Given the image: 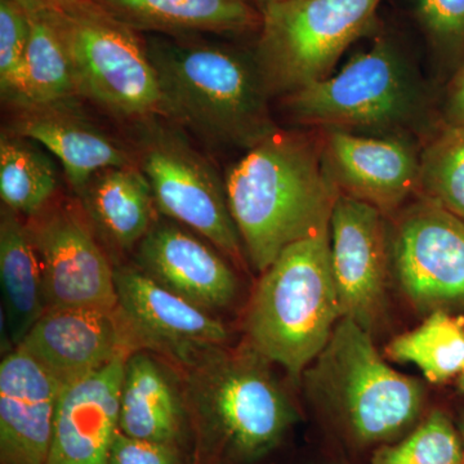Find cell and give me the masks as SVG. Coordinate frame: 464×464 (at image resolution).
Returning <instances> with one entry per match:
<instances>
[{
	"instance_id": "1",
	"label": "cell",
	"mask_w": 464,
	"mask_h": 464,
	"mask_svg": "<svg viewBox=\"0 0 464 464\" xmlns=\"http://www.w3.org/2000/svg\"><path fill=\"white\" fill-rule=\"evenodd\" d=\"M163 119L212 148L246 150L280 130L255 52L204 34H146Z\"/></svg>"
},
{
	"instance_id": "2",
	"label": "cell",
	"mask_w": 464,
	"mask_h": 464,
	"mask_svg": "<svg viewBox=\"0 0 464 464\" xmlns=\"http://www.w3.org/2000/svg\"><path fill=\"white\" fill-rule=\"evenodd\" d=\"M224 179L244 252L259 274L295 241L329 230L340 198L317 130H277L244 151Z\"/></svg>"
},
{
	"instance_id": "3",
	"label": "cell",
	"mask_w": 464,
	"mask_h": 464,
	"mask_svg": "<svg viewBox=\"0 0 464 464\" xmlns=\"http://www.w3.org/2000/svg\"><path fill=\"white\" fill-rule=\"evenodd\" d=\"M270 364L246 343L206 348L173 365L181 377L194 464H252L282 444L297 413Z\"/></svg>"
},
{
	"instance_id": "4",
	"label": "cell",
	"mask_w": 464,
	"mask_h": 464,
	"mask_svg": "<svg viewBox=\"0 0 464 464\" xmlns=\"http://www.w3.org/2000/svg\"><path fill=\"white\" fill-rule=\"evenodd\" d=\"M304 130L404 137L423 143L438 128L426 83L399 43L375 34L338 72L282 99Z\"/></svg>"
},
{
	"instance_id": "5",
	"label": "cell",
	"mask_w": 464,
	"mask_h": 464,
	"mask_svg": "<svg viewBox=\"0 0 464 464\" xmlns=\"http://www.w3.org/2000/svg\"><path fill=\"white\" fill-rule=\"evenodd\" d=\"M341 319L326 230L295 241L262 273L246 311V343L299 381Z\"/></svg>"
},
{
	"instance_id": "6",
	"label": "cell",
	"mask_w": 464,
	"mask_h": 464,
	"mask_svg": "<svg viewBox=\"0 0 464 464\" xmlns=\"http://www.w3.org/2000/svg\"><path fill=\"white\" fill-rule=\"evenodd\" d=\"M302 378L311 401L359 445L400 438L423 411L422 384L391 368L373 335L347 317Z\"/></svg>"
},
{
	"instance_id": "7",
	"label": "cell",
	"mask_w": 464,
	"mask_h": 464,
	"mask_svg": "<svg viewBox=\"0 0 464 464\" xmlns=\"http://www.w3.org/2000/svg\"><path fill=\"white\" fill-rule=\"evenodd\" d=\"M383 0H276L262 11L255 54L280 100L334 72L344 52L377 34Z\"/></svg>"
},
{
	"instance_id": "8",
	"label": "cell",
	"mask_w": 464,
	"mask_h": 464,
	"mask_svg": "<svg viewBox=\"0 0 464 464\" xmlns=\"http://www.w3.org/2000/svg\"><path fill=\"white\" fill-rule=\"evenodd\" d=\"M44 14L65 42L81 99L136 124L163 118L157 72L141 33L94 2Z\"/></svg>"
},
{
	"instance_id": "9",
	"label": "cell",
	"mask_w": 464,
	"mask_h": 464,
	"mask_svg": "<svg viewBox=\"0 0 464 464\" xmlns=\"http://www.w3.org/2000/svg\"><path fill=\"white\" fill-rule=\"evenodd\" d=\"M137 125L134 158L159 212L209 241L235 265H246L225 179L176 124L154 118Z\"/></svg>"
},
{
	"instance_id": "10",
	"label": "cell",
	"mask_w": 464,
	"mask_h": 464,
	"mask_svg": "<svg viewBox=\"0 0 464 464\" xmlns=\"http://www.w3.org/2000/svg\"><path fill=\"white\" fill-rule=\"evenodd\" d=\"M389 227L390 275L420 314L464 306V221L415 198Z\"/></svg>"
},
{
	"instance_id": "11",
	"label": "cell",
	"mask_w": 464,
	"mask_h": 464,
	"mask_svg": "<svg viewBox=\"0 0 464 464\" xmlns=\"http://www.w3.org/2000/svg\"><path fill=\"white\" fill-rule=\"evenodd\" d=\"M25 222L41 264L47 308L118 307L115 268L79 200L56 198Z\"/></svg>"
},
{
	"instance_id": "12",
	"label": "cell",
	"mask_w": 464,
	"mask_h": 464,
	"mask_svg": "<svg viewBox=\"0 0 464 464\" xmlns=\"http://www.w3.org/2000/svg\"><path fill=\"white\" fill-rule=\"evenodd\" d=\"M329 243L342 317L373 335L386 313L387 217L371 204L340 195L333 208Z\"/></svg>"
},
{
	"instance_id": "13",
	"label": "cell",
	"mask_w": 464,
	"mask_h": 464,
	"mask_svg": "<svg viewBox=\"0 0 464 464\" xmlns=\"http://www.w3.org/2000/svg\"><path fill=\"white\" fill-rule=\"evenodd\" d=\"M320 132L324 163L340 195L371 204L386 217L420 197L423 143L404 137Z\"/></svg>"
},
{
	"instance_id": "14",
	"label": "cell",
	"mask_w": 464,
	"mask_h": 464,
	"mask_svg": "<svg viewBox=\"0 0 464 464\" xmlns=\"http://www.w3.org/2000/svg\"><path fill=\"white\" fill-rule=\"evenodd\" d=\"M118 307L143 350L158 353L177 366L197 353L227 343L221 320L167 289L139 266L115 268Z\"/></svg>"
},
{
	"instance_id": "15",
	"label": "cell",
	"mask_w": 464,
	"mask_h": 464,
	"mask_svg": "<svg viewBox=\"0 0 464 464\" xmlns=\"http://www.w3.org/2000/svg\"><path fill=\"white\" fill-rule=\"evenodd\" d=\"M34 357L63 386L142 350L119 307L47 308L17 346Z\"/></svg>"
},
{
	"instance_id": "16",
	"label": "cell",
	"mask_w": 464,
	"mask_h": 464,
	"mask_svg": "<svg viewBox=\"0 0 464 464\" xmlns=\"http://www.w3.org/2000/svg\"><path fill=\"white\" fill-rule=\"evenodd\" d=\"M8 108L11 114L5 130L32 140L53 154L75 194L101 170L137 164L133 149L94 123L78 101Z\"/></svg>"
},
{
	"instance_id": "17",
	"label": "cell",
	"mask_w": 464,
	"mask_h": 464,
	"mask_svg": "<svg viewBox=\"0 0 464 464\" xmlns=\"http://www.w3.org/2000/svg\"><path fill=\"white\" fill-rule=\"evenodd\" d=\"M136 265L167 289L204 310L231 306L239 280L221 252L185 226L155 221L136 248Z\"/></svg>"
},
{
	"instance_id": "18",
	"label": "cell",
	"mask_w": 464,
	"mask_h": 464,
	"mask_svg": "<svg viewBox=\"0 0 464 464\" xmlns=\"http://www.w3.org/2000/svg\"><path fill=\"white\" fill-rule=\"evenodd\" d=\"M130 353L61 391L44 464H110L119 432L121 391Z\"/></svg>"
},
{
	"instance_id": "19",
	"label": "cell",
	"mask_w": 464,
	"mask_h": 464,
	"mask_svg": "<svg viewBox=\"0 0 464 464\" xmlns=\"http://www.w3.org/2000/svg\"><path fill=\"white\" fill-rule=\"evenodd\" d=\"M63 386L21 348L0 364V463L44 464Z\"/></svg>"
},
{
	"instance_id": "20",
	"label": "cell",
	"mask_w": 464,
	"mask_h": 464,
	"mask_svg": "<svg viewBox=\"0 0 464 464\" xmlns=\"http://www.w3.org/2000/svg\"><path fill=\"white\" fill-rule=\"evenodd\" d=\"M119 430L133 438L181 448L188 439L181 377L151 351L137 350L125 362Z\"/></svg>"
},
{
	"instance_id": "21",
	"label": "cell",
	"mask_w": 464,
	"mask_h": 464,
	"mask_svg": "<svg viewBox=\"0 0 464 464\" xmlns=\"http://www.w3.org/2000/svg\"><path fill=\"white\" fill-rule=\"evenodd\" d=\"M125 25L158 35H257L262 14L246 0H93Z\"/></svg>"
},
{
	"instance_id": "22",
	"label": "cell",
	"mask_w": 464,
	"mask_h": 464,
	"mask_svg": "<svg viewBox=\"0 0 464 464\" xmlns=\"http://www.w3.org/2000/svg\"><path fill=\"white\" fill-rule=\"evenodd\" d=\"M76 195L99 239L116 252L136 249L157 221L151 188L137 164L93 174Z\"/></svg>"
},
{
	"instance_id": "23",
	"label": "cell",
	"mask_w": 464,
	"mask_h": 464,
	"mask_svg": "<svg viewBox=\"0 0 464 464\" xmlns=\"http://www.w3.org/2000/svg\"><path fill=\"white\" fill-rule=\"evenodd\" d=\"M8 207L0 210V282L8 333L14 347L47 311L38 256L23 221Z\"/></svg>"
},
{
	"instance_id": "24",
	"label": "cell",
	"mask_w": 464,
	"mask_h": 464,
	"mask_svg": "<svg viewBox=\"0 0 464 464\" xmlns=\"http://www.w3.org/2000/svg\"><path fill=\"white\" fill-rule=\"evenodd\" d=\"M57 170L36 142L3 130L0 137V198L17 215L33 217L56 199Z\"/></svg>"
},
{
	"instance_id": "25",
	"label": "cell",
	"mask_w": 464,
	"mask_h": 464,
	"mask_svg": "<svg viewBox=\"0 0 464 464\" xmlns=\"http://www.w3.org/2000/svg\"><path fill=\"white\" fill-rule=\"evenodd\" d=\"M30 23L23 90L14 105L81 100L72 58L57 27L44 12L30 14Z\"/></svg>"
},
{
	"instance_id": "26",
	"label": "cell",
	"mask_w": 464,
	"mask_h": 464,
	"mask_svg": "<svg viewBox=\"0 0 464 464\" xmlns=\"http://www.w3.org/2000/svg\"><path fill=\"white\" fill-rule=\"evenodd\" d=\"M387 355L418 366L433 383L450 380L464 372V317L435 311L418 328L393 338Z\"/></svg>"
},
{
	"instance_id": "27",
	"label": "cell",
	"mask_w": 464,
	"mask_h": 464,
	"mask_svg": "<svg viewBox=\"0 0 464 464\" xmlns=\"http://www.w3.org/2000/svg\"><path fill=\"white\" fill-rule=\"evenodd\" d=\"M420 195L464 221V125L441 124L423 142Z\"/></svg>"
},
{
	"instance_id": "28",
	"label": "cell",
	"mask_w": 464,
	"mask_h": 464,
	"mask_svg": "<svg viewBox=\"0 0 464 464\" xmlns=\"http://www.w3.org/2000/svg\"><path fill=\"white\" fill-rule=\"evenodd\" d=\"M371 464H463L459 431L447 414L432 411L405 438L377 450Z\"/></svg>"
},
{
	"instance_id": "29",
	"label": "cell",
	"mask_w": 464,
	"mask_h": 464,
	"mask_svg": "<svg viewBox=\"0 0 464 464\" xmlns=\"http://www.w3.org/2000/svg\"><path fill=\"white\" fill-rule=\"evenodd\" d=\"M30 14L16 0H0V91L5 105H14L23 90L29 45Z\"/></svg>"
},
{
	"instance_id": "30",
	"label": "cell",
	"mask_w": 464,
	"mask_h": 464,
	"mask_svg": "<svg viewBox=\"0 0 464 464\" xmlns=\"http://www.w3.org/2000/svg\"><path fill=\"white\" fill-rule=\"evenodd\" d=\"M415 14L439 53L463 56L464 0H415Z\"/></svg>"
},
{
	"instance_id": "31",
	"label": "cell",
	"mask_w": 464,
	"mask_h": 464,
	"mask_svg": "<svg viewBox=\"0 0 464 464\" xmlns=\"http://www.w3.org/2000/svg\"><path fill=\"white\" fill-rule=\"evenodd\" d=\"M110 464H183L181 448L133 438L119 430L110 451Z\"/></svg>"
},
{
	"instance_id": "32",
	"label": "cell",
	"mask_w": 464,
	"mask_h": 464,
	"mask_svg": "<svg viewBox=\"0 0 464 464\" xmlns=\"http://www.w3.org/2000/svg\"><path fill=\"white\" fill-rule=\"evenodd\" d=\"M442 124L464 125V53L445 92Z\"/></svg>"
},
{
	"instance_id": "33",
	"label": "cell",
	"mask_w": 464,
	"mask_h": 464,
	"mask_svg": "<svg viewBox=\"0 0 464 464\" xmlns=\"http://www.w3.org/2000/svg\"><path fill=\"white\" fill-rule=\"evenodd\" d=\"M30 14L38 12L63 11V9L74 7L82 3L93 2V0H16Z\"/></svg>"
},
{
	"instance_id": "34",
	"label": "cell",
	"mask_w": 464,
	"mask_h": 464,
	"mask_svg": "<svg viewBox=\"0 0 464 464\" xmlns=\"http://www.w3.org/2000/svg\"><path fill=\"white\" fill-rule=\"evenodd\" d=\"M246 3H249L250 5H253L256 9H258L259 12L264 11L266 7L271 5V3L276 2V0H246Z\"/></svg>"
},
{
	"instance_id": "35",
	"label": "cell",
	"mask_w": 464,
	"mask_h": 464,
	"mask_svg": "<svg viewBox=\"0 0 464 464\" xmlns=\"http://www.w3.org/2000/svg\"><path fill=\"white\" fill-rule=\"evenodd\" d=\"M458 431H459V435H460V441H462V448H463V464H464V414L462 415V418H460L459 426H458Z\"/></svg>"
},
{
	"instance_id": "36",
	"label": "cell",
	"mask_w": 464,
	"mask_h": 464,
	"mask_svg": "<svg viewBox=\"0 0 464 464\" xmlns=\"http://www.w3.org/2000/svg\"><path fill=\"white\" fill-rule=\"evenodd\" d=\"M459 389L464 392V372L459 374Z\"/></svg>"
}]
</instances>
